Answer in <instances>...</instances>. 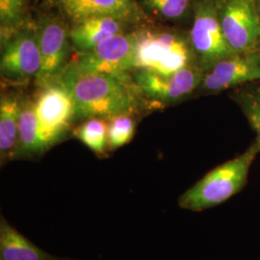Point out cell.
<instances>
[{"mask_svg": "<svg viewBox=\"0 0 260 260\" xmlns=\"http://www.w3.org/2000/svg\"><path fill=\"white\" fill-rule=\"evenodd\" d=\"M57 80L72 94L79 119L130 114L137 105L135 90L126 75L78 73L66 69Z\"/></svg>", "mask_w": 260, "mask_h": 260, "instance_id": "obj_1", "label": "cell"}, {"mask_svg": "<svg viewBox=\"0 0 260 260\" xmlns=\"http://www.w3.org/2000/svg\"><path fill=\"white\" fill-rule=\"evenodd\" d=\"M260 153V140L253 141L240 155L215 168L179 198L178 205L186 210L204 211L238 194L245 187L251 165Z\"/></svg>", "mask_w": 260, "mask_h": 260, "instance_id": "obj_2", "label": "cell"}, {"mask_svg": "<svg viewBox=\"0 0 260 260\" xmlns=\"http://www.w3.org/2000/svg\"><path fill=\"white\" fill-rule=\"evenodd\" d=\"M136 35V70L173 75L194 65L190 42L174 32L141 30Z\"/></svg>", "mask_w": 260, "mask_h": 260, "instance_id": "obj_3", "label": "cell"}, {"mask_svg": "<svg viewBox=\"0 0 260 260\" xmlns=\"http://www.w3.org/2000/svg\"><path fill=\"white\" fill-rule=\"evenodd\" d=\"M35 102L42 153L65 138L76 117L72 94L60 80L41 87Z\"/></svg>", "mask_w": 260, "mask_h": 260, "instance_id": "obj_4", "label": "cell"}, {"mask_svg": "<svg viewBox=\"0 0 260 260\" xmlns=\"http://www.w3.org/2000/svg\"><path fill=\"white\" fill-rule=\"evenodd\" d=\"M189 42L197 66L204 74L221 60L236 54L223 35L218 0H199L196 3Z\"/></svg>", "mask_w": 260, "mask_h": 260, "instance_id": "obj_5", "label": "cell"}, {"mask_svg": "<svg viewBox=\"0 0 260 260\" xmlns=\"http://www.w3.org/2000/svg\"><path fill=\"white\" fill-rule=\"evenodd\" d=\"M136 35L120 33L104 40L103 43L81 53L77 60L67 65V70L78 73L126 75L135 68Z\"/></svg>", "mask_w": 260, "mask_h": 260, "instance_id": "obj_6", "label": "cell"}, {"mask_svg": "<svg viewBox=\"0 0 260 260\" xmlns=\"http://www.w3.org/2000/svg\"><path fill=\"white\" fill-rule=\"evenodd\" d=\"M223 35L234 53L260 51V18L256 0H218Z\"/></svg>", "mask_w": 260, "mask_h": 260, "instance_id": "obj_7", "label": "cell"}, {"mask_svg": "<svg viewBox=\"0 0 260 260\" xmlns=\"http://www.w3.org/2000/svg\"><path fill=\"white\" fill-rule=\"evenodd\" d=\"M204 73L197 65L187 67L173 75H160L138 70L134 77L139 93L162 104L177 103L199 89Z\"/></svg>", "mask_w": 260, "mask_h": 260, "instance_id": "obj_8", "label": "cell"}, {"mask_svg": "<svg viewBox=\"0 0 260 260\" xmlns=\"http://www.w3.org/2000/svg\"><path fill=\"white\" fill-rule=\"evenodd\" d=\"M42 58L35 28L17 30L4 43L0 71L5 79L14 82L37 77Z\"/></svg>", "mask_w": 260, "mask_h": 260, "instance_id": "obj_9", "label": "cell"}, {"mask_svg": "<svg viewBox=\"0 0 260 260\" xmlns=\"http://www.w3.org/2000/svg\"><path fill=\"white\" fill-rule=\"evenodd\" d=\"M36 31L42 65L35 79L40 87H44L56 81L64 72L71 37L64 23L51 17L41 19Z\"/></svg>", "mask_w": 260, "mask_h": 260, "instance_id": "obj_10", "label": "cell"}, {"mask_svg": "<svg viewBox=\"0 0 260 260\" xmlns=\"http://www.w3.org/2000/svg\"><path fill=\"white\" fill-rule=\"evenodd\" d=\"M257 81H260V51L236 53L205 73L199 89L205 93H219Z\"/></svg>", "mask_w": 260, "mask_h": 260, "instance_id": "obj_11", "label": "cell"}, {"mask_svg": "<svg viewBox=\"0 0 260 260\" xmlns=\"http://www.w3.org/2000/svg\"><path fill=\"white\" fill-rule=\"evenodd\" d=\"M66 15L75 22L93 17L134 19L138 8L134 0H59Z\"/></svg>", "mask_w": 260, "mask_h": 260, "instance_id": "obj_12", "label": "cell"}, {"mask_svg": "<svg viewBox=\"0 0 260 260\" xmlns=\"http://www.w3.org/2000/svg\"><path fill=\"white\" fill-rule=\"evenodd\" d=\"M125 22L113 17H93L80 20L70 30L71 42L81 53L90 51L104 40L123 33Z\"/></svg>", "mask_w": 260, "mask_h": 260, "instance_id": "obj_13", "label": "cell"}, {"mask_svg": "<svg viewBox=\"0 0 260 260\" xmlns=\"http://www.w3.org/2000/svg\"><path fill=\"white\" fill-rule=\"evenodd\" d=\"M39 248L0 216V260H62Z\"/></svg>", "mask_w": 260, "mask_h": 260, "instance_id": "obj_14", "label": "cell"}, {"mask_svg": "<svg viewBox=\"0 0 260 260\" xmlns=\"http://www.w3.org/2000/svg\"><path fill=\"white\" fill-rule=\"evenodd\" d=\"M21 104L14 96H2L0 103V158L5 163L16 158L19 145Z\"/></svg>", "mask_w": 260, "mask_h": 260, "instance_id": "obj_15", "label": "cell"}, {"mask_svg": "<svg viewBox=\"0 0 260 260\" xmlns=\"http://www.w3.org/2000/svg\"><path fill=\"white\" fill-rule=\"evenodd\" d=\"M38 133L35 102L21 103L19 120V145L15 159H28L42 155Z\"/></svg>", "mask_w": 260, "mask_h": 260, "instance_id": "obj_16", "label": "cell"}, {"mask_svg": "<svg viewBox=\"0 0 260 260\" xmlns=\"http://www.w3.org/2000/svg\"><path fill=\"white\" fill-rule=\"evenodd\" d=\"M74 136L93 151L104 157L108 151V122L101 118H92L84 121L74 130Z\"/></svg>", "mask_w": 260, "mask_h": 260, "instance_id": "obj_17", "label": "cell"}, {"mask_svg": "<svg viewBox=\"0 0 260 260\" xmlns=\"http://www.w3.org/2000/svg\"><path fill=\"white\" fill-rule=\"evenodd\" d=\"M233 98L260 140V84L250 83L238 87Z\"/></svg>", "mask_w": 260, "mask_h": 260, "instance_id": "obj_18", "label": "cell"}, {"mask_svg": "<svg viewBox=\"0 0 260 260\" xmlns=\"http://www.w3.org/2000/svg\"><path fill=\"white\" fill-rule=\"evenodd\" d=\"M135 121L130 114H122L110 118L108 121V151L127 145L134 137Z\"/></svg>", "mask_w": 260, "mask_h": 260, "instance_id": "obj_19", "label": "cell"}, {"mask_svg": "<svg viewBox=\"0 0 260 260\" xmlns=\"http://www.w3.org/2000/svg\"><path fill=\"white\" fill-rule=\"evenodd\" d=\"M144 8L159 19L178 20L183 19L193 0H141Z\"/></svg>", "mask_w": 260, "mask_h": 260, "instance_id": "obj_20", "label": "cell"}, {"mask_svg": "<svg viewBox=\"0 0 260 260\" xmlns=\"http://www.w3.org/2000/svg\"><path fill=\"white\" fill-rule=\"evenodd\" d=\"M25 0H0L1 31L13 33L12 28L18 25L22 17Z\"/></svg>", "mask_w": 260, "mask_h": 260, "instance_id": "obj_21", "label": "cell"}, {"mask_svg": "<svg viewBox=\"0 0 260 260\" xmlns=\"http://www.w3.org/2000/svg\"><path fill=\"white\" fill-rule=\"evenodd\" d=\"M256 5H257V10H258V14H259L260 18V0H256Z\"/></svg>", "mask_w": 260, "mask_h": 260, "instance_id": "obj_22", "label": "cell"}, {"mask_svg": "<svg viewBox=\"0 0 260 260\" xmlns=\"http://www.w3.org/2000/svg\"><path fill=\"white\" fill-rule=\"evenodd\" d=\"M62 260H70V259H66V258H63Z\"/></svg>", "mask_w": 260, "mask_h": 260, "instance_id": "obj_23", "label": "cell"}]
</instances>
